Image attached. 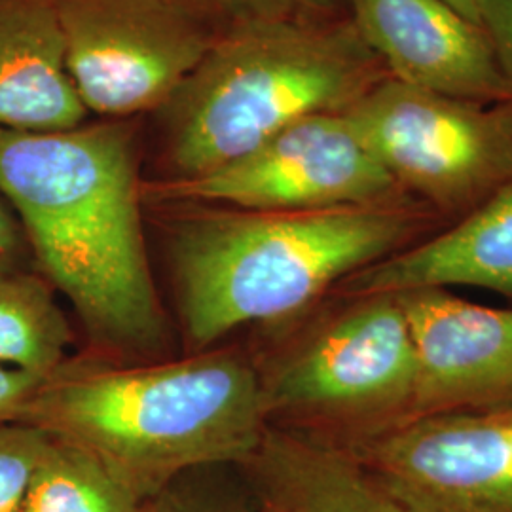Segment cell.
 <instances>
[{"instance_id": "obj_16", "label": "cell", "mask_w": 512, "mask_h": 512, "mask_svg": "<svg viewBox=\"0 0 512 512\" xmlns=\"http://www.w3.org/2000/svg\"><path fill=\"white\" fill-rule=\"evenodd\" d=\"M143 505L99 459L52 439L19 512H143Z\"/></svg>"}, {"instance_id": "obj_17", "label": "cell", "mask_w": 512, "mask_h": 512, "mask_svg": "<svg viewBox=\"0 0 512 512\" xmlns=\"http://www.w3.org/2000/svg\"><path fill=\"white\" fill-rule=\"evenodd\" d=\"M50 435L21 423H0V512H19Z\"/></svg>"}, {"instance_id": "obj_3", "label": "cell", "mask_w": 512, "mask_h": 512, "mask_svg": "<svg viewBox=\"0 0 512 512\" xmlns=\"http://www.w3.org/2000/svg\"><path fill=\"white\" fill-rule=\"evenodd\" d=\"M416 200L321 211H241L192 222L177 241L184 325L198 346L310 308L351 275L440 230Z\"/></svg>"}, {"instance_id": "obj_2", "label": "cell", "mask_w": 512, "mask_h": 512, "mask_svg": "<svg viewBox=\"0 0 512 512\" xmlns=\"http://www.w3.org/2000/svg\"><path fill=\"white\" fill-rule=\"evenodd\" d=\"M264 384L232 355L139 368H65L19 420L86 450L143 501L181 476L251 458L268 429Z\"/></svg>"}, {"instance_id": "obj_21", "label": "cell", "mask_w": 512, "mask_h": 512, "mask_svg": "<svg viewBox=\"0 0 512 512\" xmlns=\"http://www.w3.org/2000/svg\"><path fill=\"white\" fill-rule=\"evenodd\" d=\"M247 19H298L300 14L329 8L334 0H220Z\"/></svg>"}, {"instance_id": "obj_13", "label": "cell", "mask_w": 512, "mask_h": 512, "mask_svg": "<svg viewBox=\"0 0 512 512\" xmlns=\"http://www.w3.org/2000/svg\"><path fill=\"white\" fill-rule=\"evenodd\" d=\"M239 467L256 512H410L349 450L287 427Z\"/></svg>"}, {"instance_id": "obj_12", "label": "cell", "mask_w": 512, "mask_h": 512, "mask_svg": "<svg viewBox=\"0 0 512 512\" xmlns=\"http://www.w3.org/2000/svg\"><path fill=\"white\" fill-rule=\"evenodd\" d=\"M478 287L512 300V179L469 215L351 275L342 294Z\"/></svg>"}, {"instance_id": "obj_4", "label": "cell", "mask_w": 512, "mask_h": 512, "mask_svg": "<svg viewBox=\"0 0 512 512\" xmlns=\"http://www.w3.org/2000/svg\"><path fill=\"white\" fill-rule=\"evenodd\" d=\"M380 73L355 25L247 19L171 97L173 160L184 177L219 169L300 118L348 109Z\"/></svg>"}, {"instance_id": "obj_5", "label": "cell", "mask_w": 512, "mask_h": 512, "mask_svg": "<svg viewBox=\"0 0 512 512\" xmlns=\"http://www.w3.org/2000/svg\"><path fill=\"white\" fill-rule=\"evenodd\" d=\"M262 380L270 416L353 450L416 420L418 363L397 294H344Z\"/></svg>"}, {"instance_id": "obj_8", "label": "cell", "mask_w": 512, "mask_h": 512, "mask_svg": "<svg viewBox=\"0 0 512 512\" xmlns=\"http://www.w3.org/2000/svg\"><path fill=\"white\" fill-rule=\"evenodd\" d=\"M173 192L245 211H321L412 200L385 171L346 110L300 118L238 160L184 177Z\"/></svg>"}, {"instance_id": "obj_18", "label": "cell", "mask_w": 512, "mask_h": 512, "mask_svg": "<svg viewBox=\"0 0 512 512\" xmlns=\"http://www.w3.org/2000/svg\"><path fill=\"white\" fill-rule=\"evenodd\" d=\"M143 512H256L249 497H236L190 482L188 475L150 497Z\"/></svg>"}, {"instance_id": "obj_19", "label": "cell", "mask_w": 512, "mask_h": 512, "mask_svg": "<svg viewBox=\"0 0 512 512\" xmlns=\"http://www.w3.org/2000/svg\"><path fill=\"white\" fill-rule=\"evenodd\" d=\"M478 12L480 27L490 38L512 90V0H478Z\"/></svg>"}, {"instance_id": "obj_22", "label": "cell", "mask_w": 512, "mask_h": 512, "mask_svg": "<svg viewBox=\"0 0 512 512\" xmlns=\"http://www.w3.org/2000/svg\"><path fill=\"white\" fill-rule=\"evenodd\" d=\"M16 249V230L12 220L6 217V213L0 207V260H8L12 251Z\"/></svg>"}, {"instance_id": "obj_15", "label": "cell", "mask_w": 512, "mask_h": 512, "mask_svg": "<svg viewBox=\"0 0 512 512\" xmlns=\"http://www.w3.org/2000/svg\"><path fill=\"white\" fill-rule=\"evenodd\" d=\"M69 342L71 330L46 283L0 260V363L48 376Z\"/></svg>"}, {"instance_id": "obj_23", "label": "cell", "mask_w": 512, "mask_h": 512, "mask_svg": "<svg viewBox=\"0 0 512 512\" xmlns=\"http://www.w3.org/2000/svg\"><path fill=\"white\" fill-rule=\"evenodd\" d=\"M452 8H456L459 14L471 19L476 25H480V12H478V0H444Z\"/></svg>"}, {"instance_id": "obj_1", "label": "cell", "mask_w": 512, "mask_h": 512, "mask_svg": "<svg viewBox=\"0 0 512 512\" xmlns=\"http://www.w3.org/2000/svg\"><path fill=\"white\" fill-rule=\"evenodd\" d=\"M0 192L97 340L145 349L162 338L126 131L0 129Z\"/></svg>"}, {"instance_id": "obj_11", "label": "cell", "mask_w": 512, "mask_h": 512, "mask_svg": "<svg viewBox=\"0 0 512 512\" xmlns=\"http://www.w3.org/2000/svg\"><path fill=\"white\" fill-rule=\"evenodd\" d=\"M355 27L391 78L476 103L512 90L480 25L444 0H353Z\"/></svg>"}, {"instance_id": "obj_7", "label": "cell", "mask_w": 512, "mask_h": 512, "mask_svg": "<svg viewBox=\"0 0 512 512\" xmlns=\"http://www.w3.org/2000/svg\"><path fill=\"white\" fill-rule=\"evenodd\" d=\"M86 109L122 116L171 99L211 44L177 0H55Z\"/></svg>"}, {"instance_id": "obj_10", "label": "cell", "mask_w": 512, "mask_h": 512, "mask_svg": "<svg viewBox=\"0 0 512 512\" xmlns=\"http://www.w3.org/2000/svg\"><path fill=\"white\" fill-rule=\"evenodd\" d=\"M418 363L416 420L512 406V308L452 293H399Z\"/></svg>"}, {"instance_id": "obj_9", "label": "cell", "mask_w": 512, "mask_h": 512, "mask_svg": "<svg viewBox=\"0 0 512 512\" xmlns=\"http://www.w3.org/2000/svg\"><path fill=\"white\" fill-rule=\"evenodd\" d=\"M349 452L410 512H512V406L425 416Z\"/></svg>"}, {"instance_id": "obj_20", "label": "cell", "mask_w": 512, "mask_h": 512, "mask_svg": "<svg viewBox=\"0 0 512 512\" xmlns=\"http://www.w3.org/2000/svg\"><path fill=\"white\" fill-rule=\"evenodd\" d=\"M46 376L0 363V423L18 421Z\"/></svg>"}, {"instance_id": "obj_14", "label": "cell", "mask_w": 512, "mask_h": 512, "mask_svg": "<svg viewBox=\"0 0 512 512\" xmlns=\"http://www.w3.org/2000/svg\"><path fill=\"white\" fill-rule=\"evenodd\" d=\"M86 110L69 73L57 2H0V129L67 131Z\"/></svg>"}, {"instance_id": "obj_6", "label": "cell", "mask_w": 512, "mask_h": 512, "mask_svg": "<svg viewBox=\"0 0 512 512\" xmlns=\"http://www.w3.org/2000/svg\"><path fill=\"white\" fill-rule=\"evenodd\" d=\"M406 196L461 219L512 179V101L476 103L384 78L346 109Z\"/></svg>"}]
</instances>
